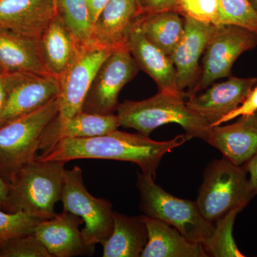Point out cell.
<instances>
[{
    "label": "cell",
    "instance_id": "21",
    "mask_svg": "<svg viewBox=\"0 0 257 257\" xmlns=\"http://www.w3.org/2000/svg\"><path fill=\"white\" fill-rule=\"evenodd\" d=\"M148 239L142 257H206L202 243L193 242L171 225L143 214Z\"/></svg>",
    "mask_w": 257,
    "mask_h": 257
},
{
    "label": "cell",
    "instance_id": "15",
    "mask_svg": "<svg viewBox=\"0 0 257 257\" xmlns=\"http://www.w3.org/2000/svg\"><path fill=\"white\" fill-rule=\"evenodd\" d=\"M234 165L243 166L257 153V111L234 123L210 126L205 140Z\"/></svg>",
    "mask_w": 257,
    "mask_h": 257
},
{
    "label": "cell",
    "instance_id": "12",
    "mask_svg": "<svg viewBox=\"0 0 257 257\" xmlns=\"http://www.w3.org/2000/svg\"><path fill=\"white\" fill-rule=\"evenodd\" d=\"M183 18V36L170 57L176 69L177 87L184 97L185 89L188 88L189 92L199 79V60L216 26Z\"/></svg>",
    "mask_w": 257,
    "mask_h": 257
},
{
    "label": "cell",
    "instance_id": "30",
    "mask_svg": "<svg viewBox=\"0 0 257 257\" xmlns=\"http://www.w3.org/2000/svg\"><path fill=\"white\" fill-rule=\"evenodd\" d=\"M42 220L45 219L23 212L0 210V241L32 234Z\"/></svg>",
    "mask_w": 257,
    "mask_h": 257
},
{
    "label": "cell",
    "instance_id": "13",
    "mask_svg": "<svg viewBox=\"0 0 257 257\" xmlns=\"http://www.w3.org/2000/svg\"><path fill=\"white\" fill-rule=\"evenodd\" d=\"M84 221L79 216L63 211L37 225L34 234L43 243L52 257L92 255L94 245L88 244L79 226Z\"/></svg>",
    "mask_w": 257,
    "mask_h": 257
},
{
    "label": "cell",
    "instance_id": "23",
    "mask_svg": "<svg viewBox=\"0 0 257 257\" xmlns=\"http://www.w3.org/2000/svg\"><path fill=\"white\" fill-rule=\"evenodd\" d=\"M110 236L103 243V257H139L148 239L143 216H130L114 211Z\"/></svg>",
    "mask_w": 257,
    "mask_h": 257
},
{
    "label": "cell",
    "instance_id": "38",
    "mask_svg": "<svg viewBox=\"0 0 257 257\" xmlns=\"http://www.w3.org/2000/svg\"><path fill=\"white\" fill-rule=\"evenodd\" d=\"M140 3H141V2L143 1V0H140Z\"/></svg>",
    "mask_w": 257,
    "mask_h": 257
},
{
    "label": "cell",
    "instance_id": "34",
    "mask_svg": "<svg viewBox=\"0 0 257 257\" xmlns=\"http://www.w3.org/2000/svg\"><path fill=\"white\" fill-rule=\"evenodd\" d=\"M10 89V73L0 72V114L4 109Z\"/></svg>",
    "mask_w": 257,
    "mask_h": 257
},
{
    "label": "cell",
    "instance_id": "5",
    "mask_svg": "<svg viewBox=\"0 0 257 257\" xmlns=\"http://www.w3.org/2000/svg\"><path fill=\"white\" fill-rule=\"evenodd\" d=\"M137 187L144 215L171 225L193 242L204 245L210 239L214 224L204 217L196 202L172 195L155 183L152 176L143 173L138 174Z\"/></svg>",
    "mask_w": 257,
    "mask_h": 257
},
{
    "label": "cell",
    "instance_id": "9",
    "mask_svg": "<svg viewBox=\"0 0 257 257\" xmlns=\"http://www.w3.org/2000/svg\"><path fill=\"white\" fill-rule=\"evenodd\" d=\"M111 49L96 42L80 45L67 70L58 78L59 112L55 118L62 122L82 110L84 101L98 69L111 53Z\"/></svg>",
    "mask_w": 257,
    "mask_h": 257
},
{
    "label": "cell",
    "instance_id": "35",
    "mask_svg": "<svg viewBox=\"0 0 257 257\" xmlns=\"http://www.w3.org/2000/svg\"><path fill=\"white\" fill-rule=\"evenodd\" d=\"M248 175V181L254 194H257V153L243 166Z\"/></svg>",
    "mask_w": 257,
    "mask_h": 257
},
{
    "label": "cell",
    "instance_id": "2",
    "mask_svg": "<svg viewBox=\"0 0 257 257\" xmlns=\"http://www.w3.org/2000/svg\"><path fill=\"white\" fill-rule=\"evenodd\" d=\"M65 162L37 160L25 164L10 181V213L48 219L61 201Z\"/></svg>",
    "mask_w": 257,
    "mask_h": 257
},
{
    "label": "cell",
    "instance_id": "37",
    "mask_svg": "<svg viewBox=\"0 0 257 257\" xmlns=\"http://www.w3.org/2000/svg\"><path fill=\"white\" fill-rule=\"evenodd\" d=\"M249 1L251 2V5H253V8L257 12V0H249Z\"/></svg>",
    "mask_w": 257,
    "mask_h": 257
},
{
    "label": "cell",
    "instance_id": "7",
    "mask_svg": "<svg viewBox=\"0 0 257 257\" xmlns=\"http://www.w3.org/2000/svg\"><path fill=\"white\" fill-rule=\"evenodd\" d=\"M61 201L64 211L79 216L84 221L82 233L88 244L95 246L96 243L102 245L105 242L114 225L112 204L88 192L79 166L65 170Z\"/></svg>",
    "mask_w": 257,
    "mask_h": 257
},
{
    "label": "cell",
    "instance_id": "25",
    "mask_svg": "<svg viewBox=\"0 0 257 257\" xmlns=\"http://www.w3.org/2000/svg\"><path fill=\"white\" fill-rule=\"evenodd\" d=\"M57 14L79 45L94 40V23L86 0H55Z\"/></svg>",
    "mask_w": 257,
    "mask_h": 257
},
{
    "label": "cell",
    "instance_id": "6",
    "mask_svg": "<svg viewBox=\"0 0 257 257\" xmlns=\"http://www.w3.org/2000/svg\"><path fill=\"white\" fill-rule=\"evenodd\" d=\"M58 112L56 97L33 112L0 125V174L9 183L20 167L36 159L42 135Z\"/></svg>",
    "mask_w": 257,
    "mask_h": 257
},
{
    "label": "cell",
    "instance_id": "31",
    "mask_svg": "<svg viewBox=\"0 0 257 257\" xmlns=\"http://www.w3.org/2000/svg\"><path fill=\"white\" fill-rule=\"evenodd\" d=\"M257 111V86L251 89L244 100L234 110L225 115L212 126H218L241 116L254 114Z\"/></svg>",
    "mask_w": 257,
    "mask_h": 257
},
{
    "label": "cell",
    "instance_id": "19",
    "mask_svg": "<svg viewBox=\"0 0 257 257\" xmlns=\"http://www.w3.org/2000/svg\"><path fill=\"white\" fill-rule=\"evenodd\" d=\"M119 126L117 115L96 114L82 110L62 122L54 119L42 135L40 150L46 151L63 139L101 136L118 130Z\"/></svg>",
    "mask_w": 257,
    "mask_h": 257
},
{
    "label": "cell",
    "instance_id": "27",
    "mask_svg": "<svg viewBox=\"0 0 257 257\" xmlns=\"http://www.w3.org/2000/svg\"><path fill=\"white\" fill-rule=\"evenodd\" d=\"M219 25H236L257 35V12L249 0H219Z\"/></svg>",
    "mask_w": 257,
    "mask_h": 257
},
{
    "label": "cell",
    "instance_id": "32",
    "mask_svg": "<svg viewBox=\"0 0 257 257\" xmlns=\"http://www.w3.org/2000/svg\"><path fill=\"white\" fill-rule=\"evenodd\" d=\"M179 0H143L141 2L144 14L159 13V12L173 11Z\"/></svg>",
    "mask_w": 257,
    "mask_h": 257
},
{
    "label": "cell",
    "instance_id": "20",
    "mask_svg": "<svg viewBox=\"0 0 257 257\" xmlns=\"http://www.w3.org/2000/svg\"><path fill=\"white\" fill-rule=\"evenodd\" d=\"M0 72L51 75L42 58L40 39L0 30Z\"/></svg>",
    "mask_w": 257,
    "mask_h": 257
},
{
    "label": "cell",
    "instance_id": "4",
    "mask_svg": "<svg viewBox=\"0 0 257 257\" xmlns=\"http://www.w3.org/2000/svg\"><path fill=\"white\" fill-rule=\"evenodd\" d=\"M255 196L244 167L223 157L206 168L196 203L204 217L214 224L231 211L242 210Z\"/></svg>",
    "mask_w": 257,
    "mask_h": 257
},
{
    "label": "cell",
    "instance_id": "3",
    "mask_svg": "<svg viewBox=\"0 0 257 257\" xmlns=\"http://www.w3.org/2000/svg\"><path fill=\"white\" fill-rule=\"evenodd\" d=\"M116 111L120 126L146 136L162 125L177 124L191 139L205 140L211 126L207 119L187 105L184 97L161 92L142 101L125 100Z\"/></svg>",
    "mask_w": 257,
    "mask_h": 257
},
{
    "label": "cell",
    "instance_id": "26",
    "mask_svg": "<svg viewBox=\"0 0 257 257\" xmlns=\"http://www.w3.org/2000/svg\"><path fill=\"white\" fill-rule=\"evenodd\" d=\"M239 211H232L214 223L210 239L203 245L208 256H244L240 252L233 238L235 218Z\"/></svg>",
    "mask_w": 257,
    "mask_h": 257
},
{
    "label": "cell",
    "instance_id": "14",
    "mask_svg": "<svg viewBox=\"0 0 257 257\" xmlns=\"http://www.w3.org/2000/svg\"><path fill=\"white\" fill-rule=\"evenodd\" d=\"M256 83V77L239 78L230 76L224 82L211 84L202 94L189 96L186 104L207 119L211 126L236 109Z\"/></svg>",
    "mask_w": 257,
    "mask_h": 257
},
{
    "label": "cell",
    "instance_id": "29",
    "mask_svg": "<svg viewBox=\"0 0 257 257\" xmlns=\"http://www.w3.org/2000/svg\"><path fill=\"white\" fill-rule=\"evenodd\" d=\"M0 257L52 256L33 232L0 241Z\"/></svg>",
    "mask_w": 257,
    "mask_h": 257
},
{
    "label": "cell",
    "instance_id": "10",
    "mask_svg": "<svg viewBox=\"0 0 257 257\" xmlns=\"http://www.w3.org/2000/svg\"><path fill=\"white\" fill-rule=\"evenodd\" d=\"M138 69L128 47L111 51L96 72L82 110L96 114H114L119 105L120 91L137 75Z\"/></svg>",
    "mask_w": 257,
    "mask_h": 257
},
{
    "label": "cell",
    "instance_id": "17",
    "mask_svg": "<svg viewBox=\"0 0 257 257\" xmlns=\"http://www.w3.org/2000/svg\"><path fill=\"white\" fill-rule=\"evenodd\" d=\"M144 14L140 0H109L94 23V40L111 50L128 47V37Z\"/></svg>",
    "mask_w": 257,
    "mask_h": 257
},
{
    "label": "cell",
    "instance_id": "16",
    "mask_svg": "<svg viewBox=\"0 0 257 257\" xmlns=\"http://www.w3.org/2000/svg\"><path fill=\"white\" fill-rule=\"evenodd\" d=\"M57 14L55 0H0V30L40 39Z\"/></svg>",
    "mask_w": 257,
    "mask_h": 257
},
{
    "label": "cell",
    "instance_id": "24",
    "mask_svg": "<svg viewBox=\"0 0 257 257\" xmlns=\"http://www.w3.org/2000/svg\"><path fill=\"white\" fill-rule=\"evenodd\" d=\"M138 25L149 41L166 55H172L183 36L184 18L175 11L143 14Z\"/></svg>",
    "mask_w": 257,
    "mask_h": 257
},
{
    "label": "cell",
    "instance_id": "8",
    "mask_svg": "<svg viewBox=\"0 0 257 257\" xmlns=\"http://www.w3.org/2000/svg\"><path fill=\"white\" fill-rule=\"evenodd\" d=\"M257 46L254 32L232 25H218L208 42L199 79L186 94L192 96L207 89L218 79L230 77L235 61Z\"/></svg>",
    "mask_w": 257,
    "mask_h": 257
},
{
    "label": "cell",
    "instance_id": "22",
    "mask_svg": "<svg viewBox=\"0 0 257 257\" xmlns=\"http://www.w3.org/2000/svg\"><path fill=\"white\" fill-rule=\"evenodd\" d=\"M42 58L51 75L60 78L72 63L80 45L57 14L40 39Z\"/></svg>",
    "mask_w": 257,
    "mask_h": 257
},
{
    "label": "cell",
    "instance_id": "33",
    "mask_svg": "<svg viewBox=\"0 0 257 257\" xmlns=\"http://www.w3.org/2000/svg\"><path fill=\"white\" fill-rule=\"evenodd\" d=\"M10 183L0 174V210L10 213Z\"/></svg>",
    "mask_w": 257,
    "mask_h": 257
},
{
    "label": "cell",
    "instance_id": "11",
    "mask_svg": "<svg viewBox=\"0 0 257 257\" xmlns=\"http://www.w3.org/2000/svg\"><path fill=\"white\" fill-rule=\"evenodd\" d=\"M58 79L52 75L14 72L10 73L8 100L0 114V125L30 114L57 97Z\"/></svg>",
    "mask_w": 257,
    "mask_h": 257
},
{
    "label": "cell",
    "instance_id": "1",
    "mask_svg": "<svg viewBox=\"0 0 257 257\" xmlns=\"http://www.w3.org/2000/svg\"><path fill=\"white\" fill-rule=\"evenodd\" d=\"M190 139L185 134L168 141H155L141 133L116 130L94 138L63 139L36 159L65 163L82 159L132 162L139 166L142 173L155 179L157 169L166 154L182 146Z\"/></svg>",
    "mask_w": 257,
    "mask_h": 257
},
{
    "label": "cell",
    "instance_id": "28",
    "mask_svg": "<svg viewBox=\"0 0 257 257\" xmlns=\"http://www.w3.org/2000/svg\"><path fill=\"white\" fill-rule=\"evenodd\" d=\"M173 11L202 23L218 26L220 23L219 0H179Z\"/></svg>",
    "mask_w": 257,
    "mask_h": 257
},
{
    "label": "cell",
    "instance_id": "18",
    "mask_svg": "<svg viewBox=\"0 0 257 257\" xmlns=\"http://www.w3.org/2000/svg\"><path fill=\"white\" fill-rule=\"evenodd\" d=\"M128 48L138 64L156 82L161 92L182 96L177 84V74L170 56L147 40L138 23L132 30Z\"/></svg>",
    "mask_w": 257,
    "mask_h": 257
},
{
    "label": "cell",
    "instance_id": "36",
    "mask_svg": "<svg viewBox=\"0 0 257 257\" xmlns=\"http://www.w3.org/2000/svg\"><path fill=\"white\" fill-rule=\"evenodd\" d=\"M86 2L89 8L91 18L93 23H94L101 11L109 3V0H86Z\"/></svg>",
    "mask_w": 257,
    "mask_h": 257
}]
</instances>
